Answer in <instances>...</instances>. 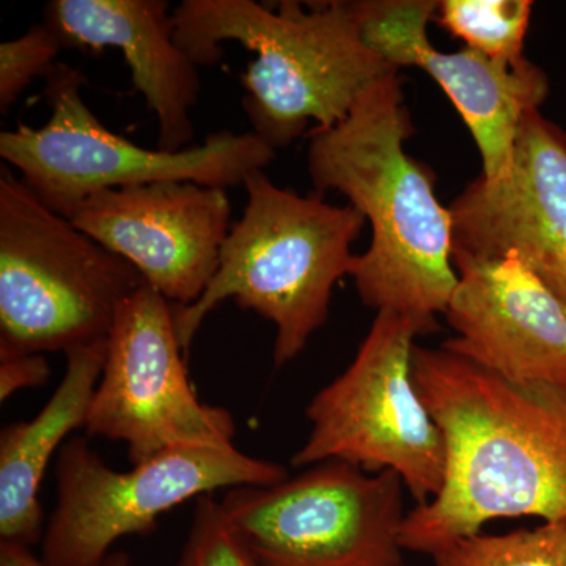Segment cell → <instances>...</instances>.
I'll return each mask as SVG.
<instances>
[{"label":"cell","instance_id":"18","mask_svg":"<svg viewBox=\"0 0 566 566\" xmlns=\"http://www.w3.org/2000/svg\"><path fill=\"white\" fill-rule=\"evenodd\" d=\"M431 557L434 566H566V521L502 535L464 536Z\"/></svg>","mask_w":566,"mask_h":566},{"label":"cell","instance_id":"15","mask_svg":"<svg viewBox=\"0 0 566 566\" xmlns=\"http://www.w3.org/2000/svg\"><path fill=\"white\" fill-rule=\"evenodd\" d=\"M44 24L63 48H115L132 71L134 91L158 120V148L192 147L191 111L199 103V66L175 39L166 0H52Z\"/></svg>","mask_w":566,"mask_h":566},{"label":"cell","instance_id":"1","mask_svg":"<svg viewBox=\"0 0 566 566\" xmlns=\"http://www.w3.org/2000/svg\"><path fill=\"white\" fill-rule=\"evenodd\" d=\"M415 381L446 439L441 493L405 517L400 545L430 554L499 517L566 521V390L515 382L416 345Z\"/></svg>","mask_w":566,"mask_h":566},{"label":"cell","instance_id":"3","mask_svg":"<svg viewBox=\"0 0 566 566\" xmlns=\"http://www.w3.org/2000/svg\"><path fill=\"white\" fill-rule=\"evenodd\" d=\"M175 39L197 66H214L222 44L252 51L241 85L252 133L275 151L304 136L308 123L333 128L368 87L397 66L368 44L363 2L182 0L172 9Z\"/></svg>","mask_w":566,"mask_h":566},{"label":"cell","instance_id":"9","mask_svg":"<svg viewBox=\"0 0 566 566\" xmlns=\"http://www.w3.org/2000/svg\"><path fill=\"white\" fill-rule=\"evenodd\" d=\"M324 461L271 486L233 488L221 506L260 566H403L405 483Z\"/></svg>","mask_w":566,"mask_h":566},{"label":"cell","instance_id":"23","mask_svg":"<svg viewBox=\"0 0 566 566\" xmlns=\"http://www.w3.org/2000/svg\"><path fill=\"white\" fill-rule=\"evenodd\" d=\"M405 566V565H403Z\"/></svg>","mask_w":566,"mask_h":566},{"label":"cell","instance_id":"6","mask_svg":"<svg viewBox=\"0 0 566 566\" xmlns=\"http://www.w3.org/2000/svg\"><path fill=\"white\" fill-rule=\"evenodd\" d=\"M80 70L57 63L46 76L51 117L41 128L18 125L0 134V156L21 174L36 197L69 219L93 193L163 181L208 188L244 186L245 178L274 161L277 151L256 134L229 129L202 144L170 153L150 150L111 132L82 96Z\"/></svg>","mask_w":566,"mask_h":566},{"label":"cell","instance_id":"17","mask_svg":"<svg viewBox=\"0 0 566 566\" xmlns=\"http://www.w3.org/2000/svg\"><path fill=\"white\" fill-rule=\"evenodd\" d=\"M531 0H444L434 20L465 48L494 61H526L524 46L531 24Z\"/></svg>","mask_w":566,"mask_h":566},{"label":"cell","instance_id":"21","mask_svg":"<svg viewBox=\"0 0 566 566\" xmlns=\"http://www.w3.org/2000/svg\"><path fill=\"white\" fill-rule=\"evenodd\" d=\"M50 375L43 354H0V400H9L18 390L43 386Z\"/></svg>","mask_w":566,"mask_h":566},{"label":"cell","instance_id":"2","mask_svg":"<svg viewBox=\"0 0 566 566\" xmlns=\"http://www.w3.org/2000/svg\"><path fill=\"white\" fill-rule=\"evenodd\" d=\"M412 134L403 80L392 71L344 120L312 129L307 172L314 192H340L371 226L370 245L349 271L360 301L376 312L436 323L458 283L453 223L430 167L405 151Z\"/></svg>","mask_w":566,"mask_h":566},{"label":"cell","instance_id":"12","mask_svg":"<svg viewBox=\"0 0 566 566\" xmlns=\"http://www.w3.org/2000/svg\"><path fill=\"white\" fill-rule=\"evenodd\" d=\"M364 35L398 70L430 74L460 112L483 163V180H505L512 169L521 123L549 95L545 71L526 59L494 61L474 50L442 52L428 39L434 0H360Z\"/></svg>","mask_w":566,"mask_h":566},{"label":"cell","instance_id":"7","mask_svg":"<svg viewBox=\"0 0 566 566\" xmlns=\"http://www.w3.org/2000/svg\"><path fill=\"white\" fill-rule=\"evenodd\" d=\"M438 324L376 312L352 365L307 406L312 428L296 468L345 461L368 472L394 471L417 505L433 501L446 479L441 428L415 381L416 338Z\"/></svg>","mask_w":566,"mask_h":566},{"label":"cell","instance_id":"20","mask_svg":"<svg viewBox=\"0 0 566 566\" xmlns=\"http://www.w3.org/2000/svg\"><path fill=\"white\" fill-rule=\"evenodd\" d=\"M63 50L61 40L44 22L24 35L0 43V112L9 114L25 88L39 77L46 80Z\"/></svg>","mask_w":566,"mask_h":566},{"label":"cell","instance_id":"19","mask_svg":"<svg viewBox=\"0 0 566 566\" xmlns=\"http://www.w3.org/2000/svg\"><path fill=\"white\" fill-rule=\"evenodd\" d=\"M175 566H260L230 526L221 502L200 495L191 528Z\"/></svg>","mask_w":566,"mask_h":566},{"label":"cell","instance_id":"11","mask_svg":"<svg viewBox=\"0 0 566 566\" xmlns=\"http://www.w3.org/2000/svg\"><path fill=\"white\" fill-rule=\"evenodd\" d=\"M230 216L227 189L163 181L93 193L69 219L170 304L186 307L218 271Z\"/></svg>","mask_w":566,"mask_h":566},{"label":"cell","instance_id":"4","mask_svg":"<svg viewBox=\"0 0 566 566\" xmlns=\"http://www.w3.org/2000/svg\"><path fill=\"white\" fill-rule=\"evenodd\" d=\"M248 202L221 249L219 268L199 301L174 305L175 331L188 352L205 318L233 300L275 324V368L300 356L326 323L335 283L352 271L365 218L318 192L279 188L263 170L245 178Z\"/></svg>","mask_w":566,"mask_h":566},{"label":"cell","instance_id":"13","mask_svg":"<svg viewBox=\"0 0 566 566\" xmlns=\"http://www.w3.org/2000/svg\"><path fill=\"white\" fill-rule=\"evenodd\" d=\"M453 256L515 252L566 305V132L538 111L521 123L505 180L469 182L450 205Z\"/></svg>","mask_w":566,"mask_h":566},{"label":"cell","instance_id":"22","mask_svg":"<svg viewBox=\"0 0 566 566\" xmlns=\"http://www.w3.org/2000/svg\"><path fill=\"white\" fill-rule=\"evenodd\" d=\"M0 566H46L41 558L33 556L28 546L0 543ZM103 566H132V558L123 551H115Z\"/></svg>","mask_w":566,"mask_h":566},{"label":"cell","instance_id":"8","mask_svg":"<svg viewBox=\"0 0 566 566\" xmlns=\"http://www.w3.org/2000/svg\"><path fill=\"white\" fill-rule=\"evenodd\" d=\"M286 479L283 465L245 455L233 444L180 447L118 472L87 439H70L59 450L57 505L44 531L41 562L103 566L115 542L150 534L159 516L189 499Z\"/></svg>","mask_w":566,"mask_h":566},{"label":"cell","instance_id":"16","mask_svg":"<svg viewBox=\"0 0 566 566\" xmlns=\"http://www.w3.org/2000/svg\"><path fill=\"white\" fill-rule=\"evenodd\" d=\"M107 338L65 353L66 370L46 406L0 434V543L31 546L44 535L41 479L71 431L85 427L102 378Z\"/></svg>","mask_w":566,"mask_h":566},{"label":"cell","instance_id":"5","mask_svg":"<svg viewBox=\"0 0 566 566\" xmlns=\"http://www.w3.org/2000/svg\"><path fill=\"white\" fill-rule=\"evenodd\" d=\"M144 279L52 211L11 170L0 175V354L70 352L107 338Z\"/></svg>","mask_w":566,"mask_h":566},{"label":"cell","instance_id":"10","mask_svg":"<svg viewBox=\"0 0 566 566\" xmlns=\"http://www.w3.org/2000/svg\"><path fill=\"white\" fill-rule=\"evenodd\" d=\"M172 304L140 285L123 301L85 431L123 441L133 465L180 447L233 444V416L202 403L189 382Z\"/></svg>","mask_w":566,"mask_h":566},{"label":"cell","instance_id":"14","mask_svg":"<svg viewBox=\"0 0 566 566\" xmlns=\"http://www.w3.org/2000/svg\"><path fill=\"white\" fill-rule=\"evenodd\" d=\"M455 292L444 312L457 333L447 352L515 382L566 390V305L515 252L453 256Z\"/></svg>","mask_w":566,"mask_h":566}]
</instances>
